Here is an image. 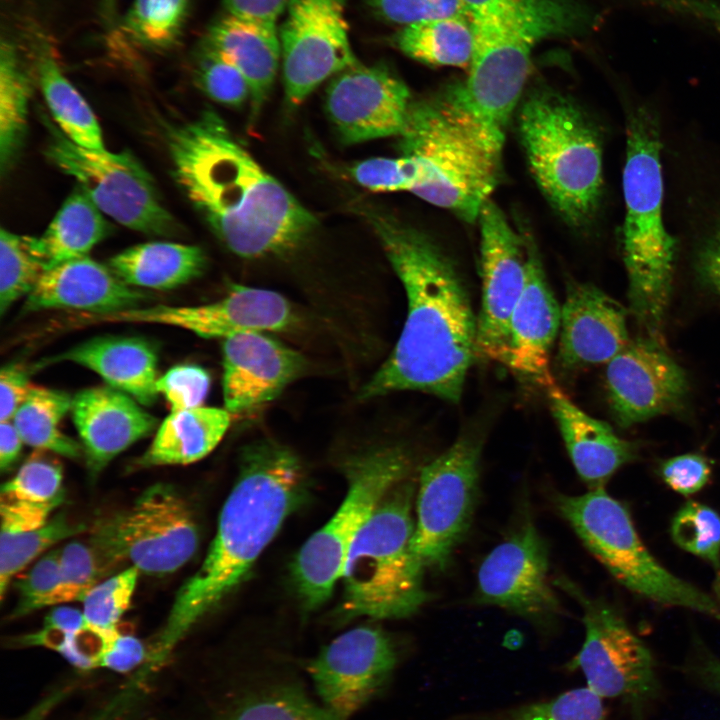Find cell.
I'll use <instances>...</instances> for the list:
<instances>
[{"instance_id":"cell-11","label":"cell","mask_w":720,"mask_h":720,"mask_svg":"<svg viewBox=\"0 0 720 720\" xmlns=\"http://www.w3.org/2000/svg\"><path fill=\"white\" fill-rule=\"evenodd\" d=\"M90 544L109 566L128 562L139 572L174 573L195 554L199 529L188 502L173 486L157 483L129 506L97 522Z\"/></svg>"},{"instance_id":"cell-20","label":"cell","mask_w":720,"mask_h":720,"mask_svg":"<svg viewBox=\"0 0 720 720\" xmlns=\"http://www.w3.org/2000/svg\"><path fill=\"white\" fill-rule=\"evenodd\" d=\"M609 403L617 423L627 428L681 406L688 392L683 368L650 336L630 339L606 368Z\"/></svg>"},{"instance_id":"cell-36","label":"cell","mask_w":720,"mask_h":720,"mask_svg":"<svg viewBox=\"0 0 720 720\" xmlns=\"http://www.w3.org/2000/svg\"><path fill=\"white\" fill-rule=\"evenodd\" d=\"M71 404L72 397L66 392L35 385L11 421L25 444L75 459L82 446L60 428Z\"/></svg>"},{"instance_id":"cell-41","label":"cell","mask_w":720,"mask_h":720,"mask_svg":"<svg viewBox=\"0 0 720 720\" xmlns=\"http://www.w3.org/2000/svg\"><path fill=\"white\" fill-rule=\"evenodd\" d=\"M465 720H605L602 697L589 687L565 691L554 698L472 714Z\"/></svg>"},{"instance_id":"cell-2","label":"cell","mask_w":720,"mask_h":720,"mask_svg":"<svg viewBox=\"0 0 720 720\" xmlns=\"http://www.w3.org/2000/svg\"><path fill=\"white\" fill-rule=\"evenodd\" d=\"M166 143L177 184L234 254H283L314 231L313 214L257 163L212 109L169 127Z\"/></svg>"},{"instance_id":"cell-8","label":"cell","mask_w":720,"mask_h":720,"mask_svg":"<svg viewBox=\"0 0 720 720\" xmlns=\"http://www.w3.org/2000/svg\"><path fill=\"white\" fill-rule=\"evenodd\" d=\"M414 486L405 478L381 500L355 537L343 568L344 619H398L426 600L424 571L411 552Z\"/></svg>"},{"instance_id":"cell-51","label":"cell","mask_w":720,"mask_h":720,"mask_svg":"<svg viewBox=\"0 0 720 720\" xmlns=\"http://www.w3.org/2000/svg\"><path fill=\"white\" fill-rule=\"evenodd\" d=\"M372 3L386 20L404 26L468 14L461 0H372Z\"/></svg>"},{"instance_id":"cell-40","label":"cell","mask_w":720,"mask_h":720,"mask_svg":"<svg viewBox=\"0 0 720 720\" xmlns=\"http://www.w3.org/2000/svg\"><path fill=\"white\" fill-rule=\"evenodd\" d=\"M188 4L189 0H134L123 33L144 48H168L181 32Z\"/></svg>"},{"instance_id":"cell-13","label":"cell","mask_w":720,"mask_h":720,"mask_svg":"<svg viewBox=\"0 0 720 720\" xmlns=\"http://www.w3.org/2000/svg\"><path fill=\"white\" fill-rule=\"evenodd\" d=\"M481 440L462 434L421 471L411 552L419 567L443 568L471 522Z\"/></svg>"},{"instance_id":"cell-33","label":"cell","mask_w":720,"mask_h":720,"mask_svg":"<svg viewBox=\"0 0 720 720\" xmlns=\"http://www.w3.org/2000/svg\"><path fill=\"white\" fill-rule=\"evenodd\" d=\"M111 227L103 212L80 188L75 189L44 231L37 237L47 269L88 256Z\"/></svg>"},{"instance_id":"cell-6","label":"cell","mask_w":720,"mask_h":720,"mask_svg":"<svg viewBox=\"0 0 720 720\" xmlns=\"http://www.w3.org/2000/svg\"><path fill=\"white\" fill-rule=\"evenodd\" d=\"M518 130L534 179L571 226L595 216L602 197V143L597 127L572 100L550 89L524 99Z\"/></svg>"},{"instance_id":"cell-57","label":"cell","mask_w":720,"mask_h":720,"mask_svg":"<svg viewBox=\"0 0 720 720\" xmlns=\"http://www.w3.org/2000/svg\"><path fill=\"white\" fill-rule=\"evenodd\" d=\"M24 441L14 423L0 421V467L6 470L18 459Z\"/></svg>"},{"instance_id":"cell-3","label":"cell","mask_w":720,"mask_h":720,"mask_svg":"<svg viewBox=\"0 0 720 720\" xmlns=\"http://www.w3.org/2000/svg\"><path fill=\"white\" fill-rule=\"evenodd\" d=\"M306 496L302 463L289 448L260 440L243 449L239 474L210 548L199 569L179 588L150 646L153 666L166 661L196 623L243 581Z\"/></svg>"},{"instance_id":"cell-35","label":"cell","mask_w":720,"mask_h":720,"mask_svg":"<svg viewBox=\"0 0 720 720\" xmlns=\"http://www.w3.org/2000/svg\"><path fill=\"white\" fill-rule=\"evenodd\" d=\"M37 71L44 99L63 134L83 148L106 150L96 116L62 73L52 55L41 54L37 62Z\"/></svg>"},{"instance_id":"cell-16","label":"cell","mask_w":720,"mask_h":720,"mask_svg":"<svg viewBox=\"0 0 720 720\" xmlns=\"http://www.w3.org/2000/svg\"><path fill=\"white\" fill-rule=\"evenodd\" d=\"M480 226L481 309L477 316V356L507 366L510 319L527 276L525 237L488 200Z\"/></svg>"},{"instance_id":"cell-42","label":"cell","mask_w":720,"mask_h":720,"mask_svg":"<svg viewBox=\"0 0 720 720\" xmlns=\"http://www.w3.org/2000/svg\"><path fill=\"white\" fill-rule=\"evenodd\" d=\"M86 527L70 522L59 514L42 527L14 535L1 536L0 540V596L3 598L13 577L32 560L52 545L65 538L82 533Z\"/></svg>"},{"instance_id":"cell-52","label":"cell","mask_w":720,"mask_h":720,"mask_svg":"<svg viewBox=\"0 0 720 720\" xmlns=\"http://www.w3.org/2000/svg\"><path fill=\"white\" fill-rule=\"evenodd\" d=\"M63 499L52 502H32L1 498V535H14L44 526Z\"/></svg>"},{"instance_id":"cell-9","label":"cell","mask_w":720,"mask_h":720,"mask_svg":"<svg viewBox=\"0 0 720 720\" xmlns=\"http://www.w3.org/2000/svg\"><path fill=\"white\" fill-rule=\"evenodd\" d=\"M556 505L590 553L627 590L720 620V603L665 568L642 541L627 506L604 488L559 495Z\"/></svg>"},{"instance_id":"cell-14","label":"cell","mask_w":720,"mask_h":720,"mask_svg":"<svg viewBox=\"0 0 720 720\" xmlns=\"http://www.w3.org/2000/svg\"><path fill=\"white\" fill-rule=\"evenodd\" d=\"M561 584L579 601L585 627L584 642L569 666L579 669L600 697L618 698L640 710L659 691L651 651L615 608L568 581Z\"/></svg>"},{"instance_id":"cell-17","label":"cell","mask_w":720,"mask_h":720,"mask_svg":"<svg viewBox=\"0 0 720 720\" xmlns=\"http://www.w3.org/2000/svg\"><path fill=\"white\" fill-rule=\"evenodd\" d=\"M289 303L280 294L234 286L222 299L200 305H155L107 313L83 314L77 326L91 324H157L190 331L200 337L223 338L247 333L281 331L293 322Z\"/></svg>"},{"instance_id":"cell-44","label":"cell","mask_w":720,"mask_h":720,"mask_svg":"<svg viewBox=\"0 0 720 720\" xmlns=\"http://www.w3.org/2000/svg\"><path fill=\"white\" fill-rule=\"evenodd\" d=\"M139 573L130 566L95 585L82 601L85 622L103 629L118 628L122 615L130 606Z\"/></svg>"},{"instance_id":"cell-30","label":"cell","mask_w":720,"mask_h":720,"mask_svg":"<svg viewBox=\"0 0 720 720\" xmlns=\"http://www.w3.org/2000/svg\"><path fill=\"white\" fill-rule=\"evenodd\" d=\"M206 46L244 75L256 115L270 94L279 67L281 44L276 23L228 14L211 27Z\"/></svg>"},{"instance_id":"cell-28","label":"cell","mask_w":720,"mask_h":720,"mask_svg":"<svg viewBox=\"0 0 720 720\" xmlns=\"http://www.w3.org/2000/svg\"><path fill=\"white\" fill-rule=\"evenodd\" d=\"M545 391L572 464L589 489L605 488L621 467L638 459L637 442L580 409L555 381Z\"/></svg>"},{"instance_id":"cell-38","label":"cell","mask_w":720,"mask_h":720,"mask_svg":"<svg viewBox=\"0 0 720 720\" xmlns=\"http://www.w3.org/2000/svg\"><path fill=\"white\" fill-rule=\"evenodd\" d=\"M47 270L37 237L0 230V314L27 297Z\"/></svg>"},{"instance_id":"cell-50","label":"cell","mask_w":720,"mask_h":720,"mask_svg":"<svg viewBox=\"0 0 720 720\" xmlns=\"http://www.w3.org/2000/svg\"><path fill=\"white\" fill-rule=\"evenodd\" d=\"M712 466V461L703 454L685 453L660 461L657 473L669 488L690 496L710 482Z\"/></svg>"},{"instance_id":"cell-10","label":"cell","mask_w":720,"mask_h":720,"mask_svg":"<svg viewBox=\"0 0 720 720\" xmlns=\"http://www.w3.org/2000/svg\"><path fill=\"white\" fill-rule=\"evenodd\" d=\"M410 457L399 446L368 450L345 465L346 496L335 514L300 548L292 572L308 608L322 605L341 579L349 549L385 495L404 480Z\"/></svg>"},{"instance_id":"cell-34","label":"cell","mask_w":720,"mask_h":720,"mask_svg":"<svg viewBox=\"0 0 720 720\" xmlns=\"http://www.w3.org/2000/svg\"><path fill=\"white\" fill-rule=\"evenodd\" d=\"M465 15L431 19L404 26L397 47L407 56L431 66L468 69L474 51L472 21Z\"/></svg>"},{"instance_id":"cell-15","label":"cell","mask_w":720,"mask_h":720,"mask_svg":"<svg viewBox=\"0 0 720 720\" xmlns=\"http://www.w3.org/2000/svg\"><path fill=\"white\" fill-rule=\"evenodd\" d=\"M279 32L285 96L301 104L326 79L358 63L345 0H289Z\"/></svg>"},{"instance_id":"cell-25","label":"cell","mask_w":720,"mask_h":720,"mask_svg":"<svg viewBox=\"0 0 720 720\" xmlns=\"http://www.w3.org/2000/svg\"><path fill=\"white\" fill-rule=\"evenodd\" d=\"M70 412L94 475L157 427V419L142 404L109 385L79 391Z\"/></svg>"},{"instance_id":"cell-12","label":"cell","mask_w":720,"mask_h":720,"mask_svg":"<svg viewBox=\"0 0 720 720\" xmlns=\"http://www.w3.org/2000/svg\"><path fill=\"white\" fill-rule=\"evenodd\" d=\"M46 126L50 133L45 150L48 160L73 177L103 213L147 235L177 232L176 221L162 205L149 173L130 152L83 148L50 121Z\"/></svg>"},{"instance_id":"cell-48","label":"cell","mask_w":720,"mask_h":720,"mask_svg":"<svg viewBox=\"0 0 720 720\" xmlns=\"http://www.w3.org/2000/svg\"><path fill=\"white\" fill-rule=\"evenodd\" d=\"M210 387L206 370L195 365H177L160 375L156 391L167 402L170 412L203 405Z\"/></svg>"},{"instance_id":"cell-23","label":"cell","mask_w":720,"mask_h":720,"mask_svg":"<svg viewBox=\"0 0 720 720\" xmlns=\"http://www.w3.org/2000/svg\"><path fill=\"white\" fill-rule=\"evenodd\" d=\"M629 341L623 305L593 284L568 282L557 354L563 368L608 363Z\"/></svg>"},{"instance_id":"cell-56","label":"cell","mask_w":720,"mask_h":720,"mask_svg":"<svg viewBox=\"0 0 720 720\" xmlns=\"http://www.w3.org/2000/svg\"><path fill=\"white\" fill-rule=\"evenodd\" d=\"M289 0H225L229 14L276 23Z\"/></svg>"},{"instance_id":"cell-4","label":"cell","mask_w":720,"mask_h":720,"mask_svg":"<svg viewBox=\"0 0 720 720\" xmlns=\"http://www.w3.org/2000/svg\"><path fill=\"white\" fill-rule=\"evenodd\" d=\"M595 18L573 0H524L471 16L474 51L468 75L446 97L491 151L502 155L536 43L550 35L583 32Z\"/></svg>"},{"instance_id":"cell-26","label":"cell","mask_w":720,"mask_h":720,"mask_svg":"<svg viewBox=\"0 0 720 720\" xmlns=\"http://www.w3.org/2000/svg\"><path fill=\"white\" fill-rule=\"evenodd\" d=\"M146 294L89 256L45 271L23 305L24 312L72 310L107 314L141 306Z\"/></svg>"},{"instance_id":"cell-54","label":"cell","mask_w":720,"mask_h":720,"mask_svg":"<svg viewBox=\"0 0 720 720\" xmlns=\"http://www.w3.org/2000/svg\"><path fill=\"white\" fill-rule=\"evenodd\" d=\"M694 264L701 283L720 297V217L699 246Z\"/></svg>"},{"instance_id":"cell-1","label":"cell","mask_w":720,"mask_h":720,"mask_svg":"<svg viewBox=\"0 0 720 720\" xmlns=\"http://www.w3.org/2000/svg\"><path fill=\"white\" fill-rule=\"evenodd\" d=\"M364 216L403 285L407 315L394 349L360 398L419 391L456 404L477 356V316L464 282L423 232L378 210L366 209Z\"/></svg>"},{"instance_id":"cell-22","label":"cell","mask_w":720,"mask_h":720,"mask_svg":"<svg viewBox=\"0 0 720 720\" xmlns=\"http://www.w3.org/2000/svg\"><path fill=\"white\" fill-rule=\"evenodd\" d=\"M223 399L231 414L252 411L276 398L304 370L301 354L262 334L224 339Z\"/></svg>"},{"instance_id":"cell-55","label":"cell","mask_w":720,"mask_h":720,"mask_svg":"<svg viewBox=\"0 0 720 720\" xmlns=\"http://www.w3.org/2000/svg\"><path fill=\"white\" fill-rule=\"evenodd\" d=\"M665 11L687 16L720 33L719 0H641Z\"/></svg>"},{"instance_id":"cell-47","label":"cell","mask_w":720,"mask_h":720,"mask_svg":"<svg viewBox=\"0 0 720 720\" xmlns=\"http://www.w3.org/2000/svg\"><path fill=\"white\" fill-rule=\"evenodd\" d=\"M352 176L358 184L375 192H412L420 183L416 161L408 155L377 157L357 163Z\"/></svg>"},{"instance_id":"cell-43","label":"cell","mask_w":720,"mask_h":720,"mask_svg":"<svg viewBox=\"0 0 720 720\" xmlns=\"http://www.w3.org/2000/svg\"><path fill=\"white\" fill-rule=\"evenodd\" d=\"M109 566L90 544L72 541L61 548L59 581L46 601V606L83 601L99 583Z\"/></svg>"},{"instance_id":"cell-32","label":"cell","mask_w":720,"mask_h":720,"mask_svg":"<svg viewBox=\"0 0 720 720\" xmlns=\"http://www.w3.org/2000/svg\"><path fill=\"white\" fill-rule=\"evenodd\" d=\"M108 266L132 287L170 290L199 277L206 255L195 245L154 241L119 252L109 259Z\"/></svg>"},{"instance_id":"cell-58","label":"cell","mask_w":720,"mask_h":720,"mask_svg":"<svg viewBox=\"0 0 720 720\" xmlns=\"http://www.w3.org/2000/svg\"><path fill=\"white\" fill-rule=\"evenodd\" d=\"M695 673L706 687L720 695V660L703 654L694 665Z\"/></svg>"},{"instance_id":"cell-18","label":"cell","mask_w":720,"mask_h":720,"mask_svg":"<svg viewBox=\"0 0 720 720\" xmlns=\"http://www.w3.org/2000/svg\"><path fill=\"white\" fill-rule=\"evenodd\" d=\"M396 665L391 638L379 628L361 626L323 647L307 671L320 703L346 720L385 687Z\"/></svg>"},{"instance_id":"cell-49","label":"cell","mask_w":720,"mask_h":720,"mask_svg":"<svg viewBox=\"0 0 720 720\" xmlns=\"http://www.w3.org/2000/svg\"><path fill=\"white\" fill-rule=\"evenodd\" d=\"M61 549L42 556L17 583L19 601L11 613L12 618L25 616L45 607L55 590L60 574Z\"/></svg>"},{"instance_id":"cell-37","label":"cell","mask_w":720,"mask_h":720,"mask_svg":"<svg viewBox=\"0 0 720 720\" xmlns=\"http://www.w3.org/2000/svg\"><path fill=\"white\" fill-rule=\"evenodd\" d=\"M30 82L14 47L0 49V163L2 173L14 161L24 139Z\"/></svg>"},{"instance_id":"cell-46","label":"cell","mask_w":720,"mask_h":720,"mask_svg":"<svg viewBox=\"0 0 720 720\" xmlns=\"http://www.w3.org/2000/svg\"><path fill=\"white\" fill-rule=\"evenodd\" d=\"M62 467L46 458L27 461L17 474L1 487V498L32 502H52L63 499Z\"/></svg>"},{"instance_id":"cell-59","label":"cell","mask_w":720,"mask_h":720,"mask_svg":"<svg viewBox=\"0 0 720 720\" xmlns=\"http://www.w3.org/2000/svg\"><path fill=\"white\" fill-rule=\"evenodd\" d=\"M524 0H461L470 16L497 12Z\"/></svg>"},{"instance_id":"cell-24","label":"cell","mask_w":720,"mask_h":720,"mask_svg":"<svg viewBox=\"0 0 720 720\" xmlns=\"http://www.w3.org/2000/svg\"><path fill=\"white\" fill-rule=\"evenodd\" d=\"M525 242L526 283L510 319L507 367L545 388L555 381L549 362L560 330L561 306L550 289L534 242L528 236Z\"/></svg>"},{"instance_id":"cell-19","label":"cell","mask_w":720,"mask_h":720,"mask_svg":"<svg viewBox=\"0 0 720 720\" xmlns=\"http://www.w3.org/2000/svg\"><path fill=\"white\" fill-rule=\"evenodd\" d=\"M548 571L547 546L526 519L482 561L475 598L533 621H549L561 613V606Z\"/></svg>"},{"instance_id":"cell-45","label":"cell","mask_w":720,"mask_h":720,"mask_svg":"<svg viewBox=\"0 0 720 720\" xmlns=\"http://www.w3.org/2000/svg\"><path fill=\"white\" fill-rule=\"evenodd\" d=\"M195 77L202 91L223 105L237 107L250 98V87L241 71L207 46L197 60Z\"/></svg>"},{"instance_id":"cell-27","label":"cell","mask_w":720,"mask_h":720,"mask_svg":"<svg viewBox=\"0 0 720 720\" xmlns=\"http://www.w3.org/2000/svg\"><path fill=\"white\" fill-rule=\"evenodd\" d=\"M198 689L201 720H339L296 680H237Z\"/></svg>"},{"instance_id":"cell-31","label":"cell","mask_w":720,"mask_h":720,"mask_svg":"<svg viewBox=\"0 0 720 720\" xmlns=\"http://www.w3.org/2000/svg\"><path fill=\"white\" fill-rule=\"evenodd\" d=\"M230 414L226 409L203 405L170 412L158 426L138 465H187L201 460L225 435L230 425Z\"/></svg>"},{"instance_id":"cell-7","label":"cell","mask_w":720,"mask_h":720,"mask_svg":"<svg viewBox=\"0 0 720 720\" xmlns=\"http://www.w3.org/2000/svg\"><path fill=\"white\" fill-rule=\"evenodd\" d=\"M399 137L401 154L418 164L411 193L466 222H476L501 172V155L472 131L446 96L412 101Z\"/></svg>"},{"instance_id":"cell-53","label":"cell","mask_w":720,"mask_h":720,"mask_svg":"<svg viewBox=\"0 0 720 720\" xmlns=\"http://www.w3.org/2000/svg\"><path fill=\"white\" fill-rule=\"evenodd\" d=\"M34 387L23 367L18 364L3 366L0 372V421L12 420Z\"/></svg>"},{"instance_id":"cell-21","label":"cell","mask_w":720,"mask_h":720,"mask_svg":"<svg viewBox=\"0 0 720 720\" xmlns=\"http://www.w3.org/2000/svg\"><path fill=\"white\" fill-rule=\"evenodd\" d=\"M412 104L406 84L385 65L359 63L334 76L325 108L346 144L399 136Z\"/></svg>"},{"instance_id":"cell-29","label":"cell","mask_w":720,"mask_h":720,"mask_svg":"<svg viewBox=\"0 0 720 720\" xmlns=\"http://www.w3.org/2000/svg\"><path fill=\"white\" fill-rule=\"evenodd\" d=\"M71 362L99 375L107 385L132 396L143 406L157 397L158 357L153 346L135 336L107 335L87 339L45 360Z\"/></svg>"},{"instance_id":"cell-5","label":"cell","mask_w":720,"mask_h":720,"mask_svg":"<svg viewBox=\"0 0 720 720\" xmlns=\"http://www.w3.org/2000/svg\"><path fill=\"white\" fill-rule=\"evenodd\" d=\"M626 133L622 250L629 310L646 336L661 340L677 247L662 215V143L656 112L646 105L632 109Z\"/></svg>"},{"instance_id":"cell-39","label":"cell","mask_w":720,"mask_h":720,"mask_svg":"<svg viewBox=\"0 0 720 720\" xmlns=\"http://www.w3.org/2000/svg\"><path fill=\"white\" fill-rule=\"evenodd\" d=\"M669 532L680 549L711 566L720 601V514L705 503L689 500L673 515Z\"/></svg>"}]
</instances>
